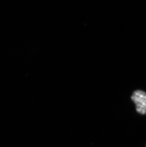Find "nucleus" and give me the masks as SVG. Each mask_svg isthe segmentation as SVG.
<instances>
[{"label": "nucleus", "mask_w": 146, "mask_h": 147, "mask_svg": "<svg viewBox=\"0 0 146 147\" xmlns=\"http://www.w3.org/2000/svg\"><path fill=\"white\" fill-rule=\"evenodd\" d=\"M131 100L135 103L136 109L139 113L146 114V92L141 90H136L132 93Z\"/></svg>", "instance_id": "1"}]
</instances>
